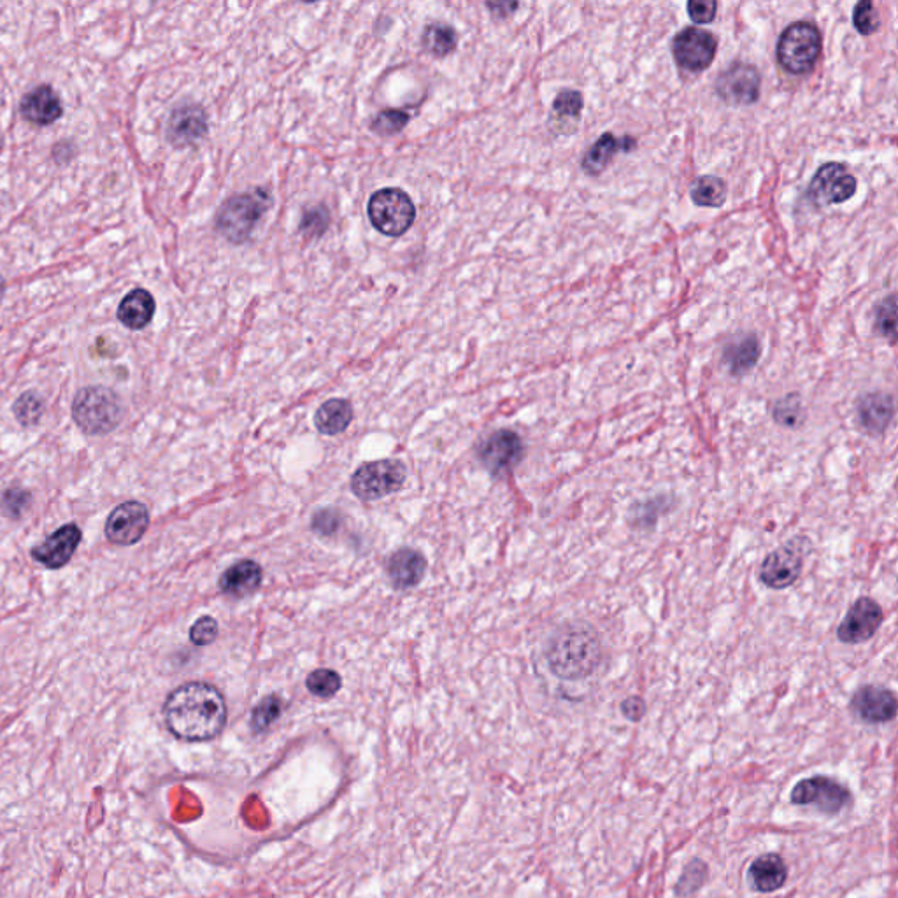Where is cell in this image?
<instances>
[{
  "label": "cell",
  "instance_id": "6da1fadb",
  "mask_svg": "<svg viewBox=\"0 0 898 898\" xmlns=\"http://www.w3.org/2000/svg\"><path fill=\"white\" fill-rule=\"evenodd\" d=\"M227 716L225 697L209 683H186L165 699V727L179 741H213L227 725Z\"/></svg>",
  "mask_w": 898,
  "mask_h": 898
},
{
  "label": "cell",
  "instance_id": "7a4b0ae2",
  "mask_svg": "<svg viewBox=\"0 0 898 898\" xmlns=\"http://www.w3.org/2000/svg\"><path fill=\"white\" fill-rule=\"evenodd\" d=\"M549 670L556 678L581 681L590 678L602 663V642L590 627L571 625L560 630L546 651Z\"/></svg>",
  "mask_w": 898,
  "mask_h": 898
},
{
  "label": "cell",
  "instance_id": "3957f363",
  "mask_svg": "<svg viewBox=\"0 0 898 898\" xmlns=\"http://www.w3.org/2000/svg\"><path fill=\"white\" fill-rule=\"evenodd\" d=\"M72 420L86 435H106L120 427L122 400L106 386H86L72 400Z\"/></svg>",
  "mask_w": 898,
  "mask_h": 898
},
{
  "label": "cell",
  "instance_id": "277c9868",
  "mask_svg": "<svg viewBox=\"0 0 898 898\" xmlns=\"http://www.w3.org/2000/svg\"><path fill=\"white\" fill-rule=\"evenodd\" d=\"M269 206L271 199L265 190L236 195L221 206L216 216V230L230 243H243Z\"/></svg>",
  "mask_w": 898,
  "mask_h": 898
},
{
  "label": "cell",
  "instance_id": "5b68a950",
  "mask_svg": "<svg viewBox=\"0 0 898 898\" xmlns=\"http://www.w3.org/2000/svg\"><path fill=\"white\" fill-rule=\"evenodd\" d=\"M821 46L820 30L813 23H792L783 30L777 41V62L790 74H807L818 62Z\"/></svg>",
  "mask_w": 898,
  "mask_h": 898
},
{
  "label": "cell",
  "instance_id": "8992f818",
  "mask_svg": "<svg viewBox=\"0 0 898 898\" xmlns=\"http://www.w3.org/2000/svg\"><path fill=\"white\" fill-rule=\"evenodd\" d=\"M372 227L388 237H399L413 227L416 207L400 188H383L372 195L367 206Z\"/></svg>",
  "mask_w": 898,
  "mask_h": 898
},
{
  "label": "cell",
  "instance_id": "52a82bcc",
  "mask_svg": "<svg viewBox=\"0 0 898 898\" xmlns=\"http://www.w3.org/2000/svg\"><path fill=\"white\" fill-rule=\"evenodd\" d=\"M790 799L795 806L814 807L820 813L835 816L853 804V793L834 777L816 774L795 784Z\"/></svg>",
  "mask_w": 898,
  "mask_h": 898
},
{
  "label": "cell",
  "instance_id": "ba28073f",
  "mask_svg": "<svg viewBox=\"0 0 898 898\" xmlns=\"http://www.w3.org/2000/svg\"><path fill=\"white\" fill-rule=\"evenodd\" d=\"M811 551V542L807 537H795L788 544H783L767 555L760 567L758 578L763 585L772 590H784L797 583L802 574L804 560Z\"/></svg>",
  "mask_w": 898,
  "mask_h": 898
},
{
  "label": "cell",
  "instance_id": "9c48e42d",
  "mask_svg": "<svg viewBox=\"0 0 898 898\" xmlns=\"http://www.w3.org/2000/svg\"><path fill=\"white\" fill-rule=\"evenodd\" d=\"M406 465L400 460H378L358 467L351 478V492L358 499L378 500L399 492L406 483Z\"/></svg>",
  "mask_w": 898,
  "mask_h": 898
},
{
  "label": "cell",
  "instance_id": "30bf717a",
  "mask_svg": "<svg viewBox=\"0 0 898 898\" xmlns=\"http://www.w3.org/2000/svg\"><path fill=\"white\" fill-rule=\"evenodd\" d=\"M150 528V511L139 500H127L115 507L107 516V541L115 546H134L143 539Z\"/></svg>",
  "mask_w": 898,
  "mask_h": 898
},
{
  "label": "cell",
  "instance_id": "8fae6325",
  "mask_svg": "<svg viewBox=\"0 0 898 898\" xmlns=\"http://www.w3.org/2000/svg\"><path fill=\"white\" fill-rule=\"evenodd\" d=\"M856 188L858 183L855 176L844 165L832 162L821 165L814 174L811 185L807 188V195L818 206H832L851 199L856 193Z\"/></svg>",
  "mask_w": 898,
  "mask_h": 898
},
{
  "label": "cell",
  "instance_id": "7c38bea8",
  "mask_svg": "<svg viewBox=\"0 0 898 898\" xmlns=\"http://www.w3.org/2000/svg\"><path fill=\"white\" fill-rule=\"evenodd\" d=\"M716 37L704 29L688 27L681 30L672 41V53L683 69L690 72L706 71L716 57Z\"/></svg>",
  "mask_w": 898,
  "mask_h": 898
},
{
  "label": "cell",
  "instance_id": "4fadbf2b",
  "mask_svg": "<svg viewBox=\"0 0 898 898\" xmlns=\"http://www.w3.org/2000/svg\"><path fill=\"white\" fill-rule=\"evenodd\" d=\"M884 621L883 607L870 597H862L849 607L837 628V639L844 644H862L872 639Z\"/></svg>",
  "mask_w": 898,
  "mask_h": 898
},
{
  "label": "cell",
  "instance_id": "5bb4252c",
  "mask_svg": "<svg viewBox=\"0 0 898 898\" xmlns=\"http://www.w3.org/2000/svg\"><path fill=\"white\" fill-rule=\"evenodd\" d=\"M760 72L749 64H734L716 79V93L730 106H751L760 97Z\"/></svg>",
  "mask_w": 898,
  "mask_h": 898
},
{
  "label": "cell",
  "instance_id": "9a60e30c",
  "mask_svg": "<svg viewBox=\"0 0 898 898\" xmlns=\"http://www.w3.org/2000/svg\"><path fill=\"white\" fill-rule=\"evenodd\" d=\"M83 541V532L76 523H65L62 527L48 535L41 544L30 549V555L37 564L44 565L50 571H58L72 560Z\"/></svg>",
  "mask_w": 898,
  "mask_h": 898
},
{
  "label": "cell",
  "instance_id": "2e32d148",
  "mask_svg": "<svg viewBox=\"0 0 898 898\" xmlns=\"http://www.w3.org/2000/svg\"><path fill=\"white\" fill-rule=\"evenodd\" d=\"M849 709L855 718L867 725H883L897 716V697L883 686L867 685L856 690Z\"/></svg>",
  "mask_w": 898,
  "mask_h": 898
},
{
  "label": "cell",
  "instance_id": "e0dca14e",
  "mask_svg": "<svg viewBox=\"0 0 898 898\" xmlns=\"http://www.w3.org/2000/svg\"><path fill=\"white\" fill-rule=\"evenodd\" d=\"M525 446L520 435L513 430H499L490 435L479 448V458L488 471L500 476L520 464Z\"/></svg>",
  "mask_w": 898,
  "mask_h": 898
},
{
  "label": "cell",
  "instance_id": "ac0fdd59",
  "mask_svg": "<svg viewBox=\"0 0 898 898\" xmlns=\"http://www.w3.org/2000/svg\"><path fill=\"white\" fill-rule=\"evenodd\" d=\"M895 418V402L888 393H867L858 402V421L870 435H883Z\"/></svg>",
  "mask_w": 898,
  "mask_h": 898
},
{
  "label": "cell",
  "instance_id": "d6986e66",
  "mask_svg": "<svg viewBox=\"0 0 898 898\" xmlns=\"http://www.w3.org/2000/svg\"><path fill=\"white\" fill-rule=\"evenodd\" d=\"M748 879L758 893H774L788 881V865L776 853H765L749 865Z\"/></svg>",
  "mask_w": 898,
  "mask_h": 898
},
{
  "label": "cell",
  "instance_id": "ffe728a7",
  "mask_svg": "<svg viewBox=\"0 0 898 898\" xmlns=\"http://www.w3.org/2000/svg\"><path fill=\"white\" fill-rule=\"evenodd\" d=\"M206 130V113L199 106H183L172 113L167 136L176 146H188L204 137Z\"/></svg>",
  "mask_w": 898,
  "mask_h": 898
},
{
  "label": "cell",
  "instance_id": "44dd1931",
  "mask_svg": "<svg viewBox=\"0 0 898 898\" xmlns=\"http://www.w3.org/2000/svg\"><path fill=\"white\" fill-rule=\"evenodd\" d=\"M262 585V567L257 562L243 560L229 567L220 578V590L225 595L243 599L257 592Z\"/></svg>",
  "mask_w": 898,
  "mask_h": 898
},
{
  "label": "cell",
  "instance_id": "7402d4cb",
  "mask_svg": "<svg viewBox=\"0 0 898 898\" xmlns=\"http://www.w3.org/2000/svg\"><path fill=\"white\" fill-rule=\"evenodd\" d=\"M22 115L37 125H50L62 115V104L50 86H37L22 100Z\"/></svg>",
  "mask_w": 898,
  "mask_h": 898
},
{
  "label": "cell",
  "instance_id": "603a6c76",
  "mask_svg": "<svg viewBox=\"0 0 898 898\" xmlns=\"http://www.w3.org/2000/svg\"><path fill=\"white\" fill-rule=\"evenodd\" d=\"M427 571L425 556L414 549H400L388 560V576L397 588H411L420 583Z\"/></svg>",
  "mask_w": 898,
  "mask_h": 898
},
{
  "label": "cell",
  "instance_id": "cb8c5ba5",
  "mask_svg": "<svg viewBox=\"0 0 898 898\" xmlns=\"http://www.w3.org/2000/svg\"><path fill=\"white\" fill-rule=\"evenodd\" d=\"M155 314V299L148 290L137 288L130 292L118 307V320L132 330L146 327Z\"/></svg>",
  "mask_w": 898,
  "mask_h": 898
},
{
  "label": "cell",
  "instance_id": "d4e9b609",
  "mask_svg": "<svg viewBox=\"0 0 898 898\" xmlns=\"http://www.w3.org/2000/svg\"><path fill=\"white\" fill-rule=\"evenodd\" d=\"M634 146V139H628V137L616 139L613 134H604V136L599 137V141L593 144L592 148L586 153L585 158H583V169H585L586 174L597 176V174L606 169L607 165L611 164V160H613L614 155L618 151H630Z\"/></svg>",
  "mask_w": 898,
  "mask_h": 898
},
{
  "label": "cell",
  "instance_id": "484cf974",
  "mask_svg": "<svg viewBox=\"0 0 898 898\" xmlns=\"http://www.w3.org/2000/svg\"><path fill=\"white\" fill-rule=\"evenodd\" d=\"M351 421H353V406L344 399L327 400L314 416V425L323 435L343 434L344 430L350 427Z\"/></svg>",
  "mask_w": 898,
  "mask_h": 898
},
{
  "label": "cell",
  "instance_id": "4316f807",
  "mask_svg": "<svg viewBox=\"0 0 898 898\" xmlns=\"http://www.w3.org/2000/svg\"><path fill=\"white\" fill-rule=\"evenodd\" d=\"M758 358H760V343L755 335H748L728 344L727 350L723 353V362L732 376L748 374L755 367Z\"/></svg>",
  "mask_w": 898,
  "mask_h": 898
},
{
  "label": "cell",
  "instance_id": "83f0119b",
  "mask_svg": "<svg viewBox=\"0 0 898 898\" xmlns=\"http://www.w3.org/2000/svg\"><path fill=\"white\" fill-rule=\"evenodd\" d=\"M692 200L700 207H721L727 200V185L716 176H702L695 179L690 190Z\"/></svg>",
  "mask_w": 898,
  "mask_h": 898
},
{
  "label": "cell",
  "instance_id": "f1b7e54d",
  "mask_svg": "<svg viewBox=\"0 0 898 898\" xmlns=\"http://www.w3.org/2000/svg\"><path fill=\"white\" fill-rule=\"evenodd\" d=\"M709 879V865L702 858H693L686 865L678 883L674 884V895L679 898H690L706 886Z\"/></svg>",
  "mask_w": 898,
  "mask_h": 898
},
{
  "label": "cell",
  "instance_id": "f546056e",
  "mask_svg": "<svg viewBox=\"0 0 898 898\" xmlns=\"http://www.w3.org/2000/svg\"><path fill=\"white\" fill-rule=\"evenodd\" d=\"M423 48L434 55V57H446L449 53H453L457 48V34L455 30L448 25H428L423 37H421Z\"/></svg>",
  "mask_w": 898,
  "mask_h": 898
},
{
  "label": "cell",
  "instance_id": "4dcf8cb0",
  "mask_svg": "<svg viewBox=\"0 0 898 898\" xmlns=\"http://www.w3.org/2000/svg\"><path fill=\"white\" fill-rule=\"evenodd\" d=\"M13 413L22 427H37L44 414V402L36 392H25L13 404Z\"/></svg>",
  "mask_w": 898,
  "mask_h": 898
},
{
  "label": "cell",
  "instance_id": "1f68e13d",
  "mask_svg": "<svg viewBox=\"0 0 898 898\" xmlns=\"http://www.w3.org/2000/svg\"><path fill=\"white\" fill-rule=\"evenodd\" d=\"M283 700L278 695H269L265 697L251 713V730L255 734H264L272 727L274 721H278L279 716L283 713Z\"/></svg>",
  "mask_w": 898,
  "mask_h": 898
},
{
  "label": "cell",
  "instance_id": "d6a6232c",
  "mask_svg": "<svg viewBox=\"0 0 898 898\" xmlns=\"http://www.w3.org/2000/svg\"><path fill=\"white\" fill-rule=\"evenodd\" d=\"M772 418L777 425L788 428L799 427L800 423L804 421L802 399L797 393H792V395H786L783 399L777 400L772 407Z\"/></svg>",
  "mask_w": 898,
  "mask_h": 898
},
{
  "label": "cell",
  "instance_id": "836d02e7",
  "mask_svg": "<svg viewBox=\"0 0 898 898\" xmlns=\"http://www.w3.org/2000/svg\"><path fill=\"white\" fill-rule=\"evenodd\" d=\"M306 685L307 690L313 693L314 697L330 699V697H334L335 693L341 690L343 679L335 670L318 669L309 674Z\"/></svg>",
  "mask_w": 898,
  "mask_h": 898
},
{
  "label": "cell",
  "instance_id": "e575fe53",
  "mask_svg": "<svg viewBox=\"0 0 898 898\" xmlns=\"http://www.w3.org/2000/svg\"><path fill=\"white\" fill-rule=\"evenodd\" d=\"M583 104H585L583 95L578 90L565 88V90L556 95L553 111H555V116H558L560 120H578L579 116H581V111H583Z\"/></svg>",
  "mask_w": 898,
  "mask_h": 898
},
{
  "label": "cell",
  "instance_id": "d590c367",
  "mask_svg": "<svg viewBox=\"0 0 898 898\" xmlns=\"http://www.w3.org/2000/svg\"><path fill=\"white\" fill-rule=\"evenodd\" d=\"M30 500H32V495H30L29 490H25L22 486H11L2 495L0 507H2V511H4L6 516L13 518V520H18L29 509Z\"/></svg>",
  "mask_w": 898,
  "mask_h": 898
},
{
  "label": "cell",
  "instance_id": "8d00e7d4",
  "mask_svg": "<svg viewBox=\"0 0 898 898\" xmlns=\"http://www.w3.org/2000/svg\"><path fill=\"white\" fill-rule=\"evenodd\" d=\"M409 122V115L406 111L400 109H386L381 111L374 122H372V130L378 132L381 136H392L406 127Z\"/></svg>",
  "mask_w": 898,
  "mask_h": 898
},
{
  "label": "cell",
  "instance_id": "74e56055",
  "mask_svg": "<svg viewBox=\"0 0 898 898\" xmlns=\"http://www.w3.org/2000/svg\"><path fill=\"white\" fill-rule=\"evenodd\" d=\"M876 321L879 332L884 337H888L890 341H895V335H897V300H895V295H890L888 299L881 302V306L877 307Z\"/></svg>",
  "mask_w": 898,
  "mask_h": 898
},
{
  "label": "cell",
  "instance_id": "f35d334b",
  "mask_svg": "<svg viewBox=\"0 0 898 898\" xmlns=\"http://www.w3.org/2000/svg\"><path fill=\"white\" fill-rule=\"evenodd\" d=\"M853 25L862 36H870L876 32L879 27V16H877L876 8L872 2L863 0L860 4H856L853 9Z\"/></svg>",
  "mask_w": 898,
  "mask_h": 898
},
{
  "label": "cell",
  "instance_id": "ab89813d",
  "mask_svg": "<svg viewBox=\"0 0 898 898\" xmlns=\"http://www.w3.org/2000/svg\"><path fill=\"white\" fill-rule=\"evenodd\" d=\"M218 639V621L211 616H202L190 628V641L195 646H209Z\"/></svg>",
  "mask_w": 898,
  "mask_h": 898
},
{
  "label": "cell",
  "instance_id": "60d3db41",
  "mask_svg": "<svg viewBox=\"0 0 898 898\" xmlns=\"http://www.w3.org/2000/svg\"><path fill=\"white\" fill-rule=\"evenodd\" d=\"M341 523H343V516L337 513L335 509H321L318 513H314L311 527H313L316 534L328 537V535H334L339 530Z\"/></svg>",
  "mask_w": 898,
  "mask_h": 898
},
{
  "label": "cell",
  "instance_id": "b9f144b4",
  "mask_svg": "<svg viewBox=\"0 0 898 898\" xmlns=\"http://www.w3.org/2000/svg\"><path fill=\"white\" fill-rule=\"evenodd\" d=\"M686 11H688V15H690L693 22L706 25V23H711L716 18L718 4L713 2V0H692V2H688Z\"/></svg>",
  "mask_w": 898,
  "mask_h": 898
},
{
  "label": "cell",
  "instance_id": "7bdbcfd3",
  "mask_svg": "<svg viewBox=\"0 0 898 898\" xmlns=\"http://www.w3.org/2000/svg\"><path fill=\"white\" fill-rule=\"evenodd\" d=\"M328 214L323 207L307 211L304 220L300 223V230H304L307 236H320L327 229Z\"/></svg>",
  "mask_w": 898,
  "mask_h": 898
},
{
  "label": "cell",
  "instance_id": "ee69618b",
  "mask_svg": "<svg viewBox=\"0 0 898 898\" xmlns=\"http://www.w3.org/2000/svg\"><path fill=\"white\" fill-rule=\"evenodd\" d=\"M621 714L627 718L628 721H632V723H637V721H641L644 718V714H646V702L642 697H628V699L623 700L621 702Z\"/></svg>",
  "mask_w": 898,
  "mask_h": 898
},
{
  "label": "cell",
  "instance_id": "f6af8a7d",
  "mask_svg": "<svg viewBox=\"0 0 898 898\" xmlns=\"http://www.w3.org/2000/svg\"><path fill=\"white\" fill-rule=\"evenodd\" d=\"M0 150H2V137H0Z\"/></svg>",
  "mask_w": 898,
  "mask_h": 898
},
{
  "label": "cell",
  "instance_id": "bcb514c9",
  "mask_svg": "<svg viewBox=\"0 0 898 898\" xmlns=\"http://www.w3.org/2000/svg\"><path fill=\"white\" fill-rule=\"evenodd\" d=\"M0 297H2V288H0Z\"/></svg>",
  "mask_w": 898,
  "mask_h": 898
}]
</instances>
